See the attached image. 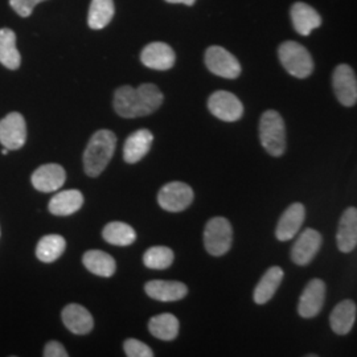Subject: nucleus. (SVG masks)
<instances>
[{"label":"nucleus","mask_w":357,"mask_h":357,"mask_svg":"<svg viewBox=\"0 0 357 357\" xmlns=\"http://www.w3.org/2000/svg\"><path fill=\"white\" fill-rule=\"evenodd\" d=\"M163 100V93L153 84H143L139 88L125 85L115 90L114 110L122 118L146 116L155 113Z\"/></svg>","instance_id":"nucleus-1"},{"label":"nucleus","mask_w":357,"mask_h":357,"mask_svg":"<svg viewBox=\"0 0 357 357\" xmlns=\"http://www.w3.org/2000/svg\"><path fill=\"white\" fill-rule=\"evenodd\" d=\"M116 147V137L110 130H98L84 153V168L90 178H97L110 163Z\"/></svg>","instance_id":"nucleus-2"},{"label":"nucleus","mask_w":357,"mask_h":357,"mask_svg":"<svg viewBox=\"0 0 357 357\" xmlns=\"http://www.w3.org/2000/svg\"><path fill=\"white\" fill-rule=\"evenodd\" d=\"M259 139L266 153L281 156L286 151V126L275 110L265 112L259 121Z\"/></svg>","instance_id":"nucleus-3"},{"label":"nucleus","mask_w":357,"mask_h":357,"mask_svg":"<svg viewBox=\"0 0 357 357\" xmlns=\"http://www.w3.org/2000/svg\"><path fill=\"white\" fill-rule=\"evenodd\" d=\"M283 68L296 78H307L314 70V61L303 45L295 41H284L278 50Z\"/></svg>","instance_id":"nucleus-4"},{"label":"nucleus","mask_w":357,"mask_h":357,"mask_svg":"<svg viewBox=\"0 0 357 357\" xmlns=\"http://www.w3.org/2000/svg\"><path fill=\"white\" fill-rule=\"evenodd\" d=\"M233 243V229L225 217H213L208 221L204 230L206 252L213 257H221L229 252Z\"/></svg>","instance_id":"nucleus-5"},{"label":"nucleus","mask_w":357,"mask_h":357,"mask_svg":"<svg viewBox=\"0 0 357 357\" xmlns=\"http://www.w3.org/2000/svg\"><path fill=\"white\" fill-rule=\"evenodd\" d=\"M193 190L188 184L181 181H171L160 190L158 203L167 212L178 213L185 211L193 202Z\"/></svg>","instance_id":"nucleus-6"},{"label":"nucleus","mask_w":357,"mask_h":357,"mask_svg":"<svg viewBox=\"0 0 357 357\" xmlns=\"http://www.w3.org/2000/svg\"><path fill=\"white\" fill-rule=\"evenodd\" d=\"M206 68L218 77L234 79L241 75V65L238 60L222 47H209L205 52Z\"/></svg>","instance_id":"nucleus-7"},{"label":"nucleus","mask_w":357,"mask_h":357,"mask_svg":"<svg viewBox=\"0 0 357 357\" xmlns=\"http://www.w3.org/2000/svg\"><path fill=\"white\" fill-rule=\"evenodd\" d=\"M208 109L218 119L236 122L243 115V105L234 94L225 90L215 91L208 100Z\"/></svg>","instance_id":"nucleus-8"},{"label":"nucleus","mask_w":357,"mask_h":357,"mask_svg":"<svg viewBox=\"0 0 357 357\" xmlns=\"http://www.w3.org/2000/svg\"><path fill=\"white\" fill-rule=\"evenodd\" d=\"M26 141V125L20 113H10L0 121V143L8 150L22 149Z\"/></svg>","instance_id":"nucleus-9"},{"label":"nucleus","mask_w":357,"mask_h":357,"mask_svg":"<svg viewBox=\"0 0 357 357\" xmlns=\"http://www.w3.org/2000/svg\"><path fill=\"white\" fill-rule=\"evenodd\" d=\"M332 85L339 102L347 107L357 102V79L354 69L347 64H340L333 72Z\"/></svg>","instance_id":"nucleus-10"},{"label":"nucleus","mask_w":357,"mask_h":357,"mask_svg":"<svg viewBox=\"0 0 357 357\" xmlns=\"http://www.w3.org/2000/svg\"><path fill=\"white\" fill-rule=\"evenodd\" d=\"M326 299V283L321 280H312L307 283L306 289L301 295L298 312L302 318L311 319L315 318L324 305Z\"/></svg>","instance_id":"nucleus-11"},{"label":"nucleus","mask_w":357,"mask_h":357,"mask_svg":"<svg viewBox=\"0 0 357 357\" xmlns=\"http://www.w3.org/2000/svg\"><path fill=\"white\" fill-rule=\"evenodd\" d=\"M321 241L323 238L318 230L311 228L305 230L295 241L291 249V259L294 264L298 266L308 265L315 258V255H318Z\"/></svg>","instance_id":"nucleus-12"},{"label":"nucleus","mask_w":357,"mask_h":357,"mask_svg":"<svg viewBox=\"0 0 357 357\" xmlns=\"http://www.w3.org/2000/svg\"><path fill=\"white\" fill-rule=\"evenodd\" d=\"M306 218V208L301 203H294L290 205L282 215L277 230L275 237L280 241H289L293 240L298 234L299 229L302 228Z\"/></svg>","instance_id":"nucleus-13"},{"label":"nucleus","mask_w":357,"mask_h":357,"mask_svg":"<svg viewBox=\"0 0 357 357\" xmlns=\"http://www.w3.org/2000/svg\"><path fill=\"white\" fill-rule=\"evenodd\" d=\"M32 184L40 192L50 193L59 191L64 185L66 172L64 167L56 163L38 167L32 175Z\"/></svg>","instance_id":"nucleus-14"},{"label":"nucleus","mask_w":357,"mask_h":357,"mask_svg":"<svg viewBox=\"0 0 357 357\" xmlns=\"http://www.w3.org/2000/svg\"><path fill=\"white\" fill-rule=\"evenodd\" d=\"M141 61L155 70H168L175 65V52L166 43H151L143 48Z\"/></svg>","instance_id":"nucleus-15"},{"label":"nucleus","mask_w":357,"mask_h":357,"mask_svg":"<svg viewBox=\"0 0 357 357\" xmlns=\"http://www.w3.org/2000/svg\"><path fill=\"white\" fill-rule=\"evenodd\" d=\"M153 132L141 128L128 137L123 146V159L128 165H135L149 153L153 146Z\"/></svg>","instance_id":"nucleus-16"},{"label":"nucleus","mask_w":357,"mask_h":357,"mask_svg":"<svg viewBox=\"0 0 357 357\" xmlns=\"http://www.w3.org/2000/svg\"><path fill=\"white\" fill-rule=\"evenodd\" d=\"M337 248L343 253H351L356 249L357 245V209L348 208L342 215L337 234Z\"/></svg>","instance_id":"nucleus-17"},{"label":"nucleus","mask_w":357,"mask_h":357,"mask_svg":"<svg viewBox=\"0 0 357 357\" xmlns=\"http://www.w3.org/2000/svg\"><path fill=\"white\" fill-rule=\"evenodd\" d=\"M144 290L151 299L159 302H176L188 294V287L176 281H150Z\"/></svg>","instance_id":"nucleus-18"},{"label":"nucleus","mask_w":357,"mask_h":357,"mask_svg":"<svg viewBox=\"0 0 357 357\" xmlns=\"http://www.w3.org/2000/svg\"><path fill=\"white\" fill-rule=\"evenodd\" d=\"M61 318L65 327L76 335H86L94 327V320L89 311L81 305L72 303L63 310Z\"/></svg>","instance_id":"nucleus-19"},{"label":"nucleus","mask_w":357,"mask_h":357,"mask_svg":"<svg viewBox=\"0 0 357 357\" xmlns=\"http://www.w3.org/2000/svg\"><path fill=\"white\" fill-rule=\"evenodd\" d=\"M291 19L295 31L302 36H308L315 28L321 26L319 13L302 1L295 3L291 7Z\"/></svg>","instance_id":"nucleus-20"},{"label":"nucleus","mask_w":357,"mask_h":357,"mask_svg":"<svg viewBox=\"0 0 357 357\" xmlns=\"http://www.w3.org/2000/svg\"><path fill=\"white\" fill-rule=\"evenodd\" d=\"M84 205V196L77 190L59 192L50 202V212L54 216H70Z\"/></svg>","instance_id":"nucleus-21"},{"label":"nucleus","mask_w":357,"mask_h":357,"mask_svg":"<svg viewBox=\"0 0 357 357\" xmlns=\"http://www.w3.org/2000/svg\"><path fill=\"white\" fill-rule=\"evenodd\" d=\"M356 303L345 299L333 308L330 317V326L332 331L337 335H347L352 330L356 321Z\"/></svg>","instance_id":"nucleus-22"},{"label":"nucleus","mask_w":357,"mask_h":357,"mask_svg":"<svg viewBox=\"0 0 357 357\" xmlns=\"http://www.w3.org/2000/svg\"><path fill=\"white\" fill-rule=\"evenodd\" d=\"M284 273L281 268L273 266L264 274L261 281L258 282L255 290V302L257 305H265L277 293Z\"/></svg>","instance_id":"nucleus-23"},{"label":"nucleus","mask_w":357,"mask_h":357,"mask_svg":"<svg viewBox=\"0 0 357 357\" xmlns=\"http://www.w3.org/2000/svg\"><path fill=\"white\" fill-rule=\"evenodd\" d=\"M82 262L90 273H93L98 277H103V278H109V277L114 275L115 270H116L114 258L102 250L86 252L82 257Z\"/></svg>","instance_id":"nucleus-24"},{"label":"nucleus","mask_w":357,"mask_h":357,"mask_svg":"<svg viewBox=\"0 0 357 357\" xmlns=\"http://www.w3.org/2000/svg\"><path fill=\"white\" fill-rule=\"evenodd\" d=\"M0 64L16 70L22 64V56L16 48V35L13 29H0Z\"/></svg>","instance_id":"nucleus-25"},{"label":"nucleus","mask_w":357,"mask_h":357,"mask_svg":"<svg viewBox=\"0 0 357 357\" xmlns=\"http://www.w3.org/2000/svg\"><path fill=\"white\" fill-rule=\"evenodd\" d=\"M149 330L156 339L171 342L178 337L180 323L172 314H160L150 319Z\"/></svg>","instance_id":"nucleus-26"},{"label":"nucleus","mask_w":357,"mask_h":357,"mask_svg":"<svg viewBox=\"0 0 357 357\" xmlns=\"http://www.w3.org/2000/svg\"><path fill=\"white\" fill-rule=\"evenodd\" d=\"M66 241L63 236L48 234L44 236L36 246V257L41 262L52 264L64 255Z\"/></svg>","instance_id":"nucleus-27"},{"label":"nucleus","mask_w":357,"mask_h":357,"mask_svg":"<svg viewBox=\"0 0 357 357\" xmlns=\"http://www.w3.org/2000/svg\"><path fill=\"white\" fill-rule=\"evenodd\" d=\"M115 13L113 0H91L88 24L91 29H102L110 24Z\"/></svg>","instance_id":"nucleus-28"},{"label":"nucleus","mask_w":357,"mask_h":357,"mask_svg":"<svg viewBox=\"0 0 357 357\" xmlns=\"http://www.w3.org/2000/svg\"><path fill=\"white\" fill-rule=\"evenodd\" d=\"M103 240L114 246H128L135 243L137 233L128 224L121 221L109 222L102 230Z\"/></svg>","instance_id":"nucleus-29"},{"label":"nucleus","mask_w":357,"mask_h":357,"mask_svg":"<svg viewBox=\"0 0 357 357\" xmlns=\"http://www.w3.org/2000/svg\"><path fill=\"white\" fill-rule=\"evenodd\" d=\"M174 252L167 246H153L143 255L144 266L153 270H166L174 264Z\"/></svg>","instance_id":"nucleus-30"},{"label":"nucleus","mask_w":357,"mask_h":357,"mask_svg":"<svg viewBox=\"0 0 357 357\" xmlns=\"http://www.w3.org/2000/svg\"><path fill=\"white\" fill-rule=\"evenodd\" d=\"M125 354L128 357H153V349L137 339H128L123 343Z\"/></svg>","instance_id":"nucleus-31"},{"label":"nucleus","mask_w":357,"mask_h":357,"mask_svg":"<svg viewBox=\"0 0 357 357\" xmlns=\"http://www.w3.org/2000/svg\"><path fill=\"white\" fill-rule=\"evenodd\" d=\"M41 1H45V0H10V6L19 16L28 17Z\"/></svg>","instance_id":"nucleus-32"},{"label":"nucleus","mask_w":357,"mask_h":357,"mask_svg":"<svg viewBox=\"0 0 357 357\" xmlns=\"http://www.w3.org/2000/svg\"><path fill=\"white\" fill-rule=\"evenodd\" d=\"M45 357H68V352H66V349L64 348V345L61 344V343H59V342H50V343H47L45 345V348H44V354H43Z\"/></svg>","instance_id":"nucleus-33"},{"label":"nucleus","mask_w":357,"mask_h":357,"mask_svg":"<svg viewBox=\"0 0 357 357\" xmlns=\"http://www.w3.org/2000/svg\"><path fill=\"white\" fill-rule=\"evenodd\" d=\"M168 3H172V4H185V6H193L196 0H166Z\"/></svg>","instance_id":"nucleus-34"},{"label":"nucleus","mask_w":357,"mask_h":357,"mask_svg":"<svg viewBox=\"0 0 357 357\" xmlns=\"http://www.w3.org/2000/svg\"><path fill=\"white\" fill-rule=\"evenodd\" d=\"M8 151H10V150L4 147V149H3V151H1V153H3V155H7V153H8Z\"/></svg>","instance_id":"nucleus-35"}]
</instances>
